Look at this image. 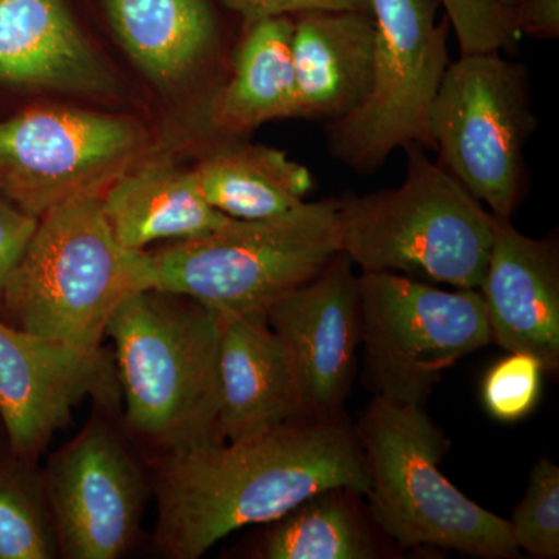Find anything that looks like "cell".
<instances>
[{
	"instance_id": "obj_1",
	"label": "cell",
	"mask_w": 559,
	"mask_h": 559,
	"mask_svg": "<svg viewBox=\"0 0 559 559\" xmlns=\"http://www.w3.org/2000/svg\"><path fill=\"white\" fill-rule=\"evenodd\" d=\"M333 488L370 489L358 437L341 417L297 418L250 439L170 452L157 473V549L204 557L230 533L271 524Z\"/></svg>"
},
{
	"instance_id": "obj_2",
	"label": "cell",
	"mask_w": 559,
	"mask_h": 559,
	"mask_svg": "<svg viewBox=\"0 0 559 559\" xmlns=\"http://www.w3.org/2000/svg\"><path fill=\"white\" fill-rule=\"evenodd\" d=\"M106 334L138 436L167 454L221 441L218 312L180 294L139 290L114 311Z\"/></svg>"
},
{
	"instance_id": "obj_3",
	"label": "cell",
	"mask_w": 559,
	"mask_h": 559,
	"mask_svg": "<svg viewBox=\"0 0 559 559\" xmlns=\"http://www.w3.org/2000/svg\"><path fill=\"white\" fill-rule=\"evenodd\" d=\"M395 189L336 198L340 249L362 272H404L455 289H479L498 218L457 179L409 143Z\"/></svg>"
},
{
	"instance_id": "obj_4",
	"label": "cell",
	"mask_w": 559,
	"mask_h": 559,
	"mask_svg": "<svg viewBox=\"0 0 559 559\" xmlns=\"http://www.w3.org/2000/svg\"><path fill=\"white\" fill-rule=\"evenodd\" d=\"M153 288L151 252L124 248L110 230L102 197H84L39 218L0 311L28 333L102 347L121 301Z\"/></svg>"
},
{
	"instance_id": "obj_5",
	"label": "cell",
	"mask_w": 559,
	"mask_h": 559,
	"mask_svg": "<svg viewBox=\"0 0 559 559\" xmlns=\"http://www.w3.org/2000/svg\"><path fill=\"white\" fill-rule=\"evenodd\" d=\"M355 432L369 473L371 520L389 538L481 559L521 557L509 520L481 509L441 473L450 440L425 407L377 395Z\"/></svg>"
},
{
	"instance_id": "obj_6",
	"label": "cell",
	"mask_w": 559,
	"mask_h": 559,
	"mask_svg": "<svg viewBox=\"0 0 559 559\" xmlns=\"http://www.w3.org/2000/svg\"><path fill=\"white\" fill-rule=\"evenodd\" d=\"M340 252L336 198L305 201L285 215L231 218L151 252L154 289L190 297L219 316L266 311Z\"/></svg>"
},
{
	"instance_id": "obj_7",
	"label": "cell",
	"mask_w": 559,
	"mask_h": 559,
	"mask_svg": "<svg viewBox=\"0 0 559 559\" xmlns=\"http://www.w3.org/2000/svg\"><path fill=\"white\" fill-rule=\"evenodd\" d=\"M536 127L527 66L502 51L450 62L430 110L436 162L498 219L511 221L527 194L525 145Z\"/></svg>"
},
{
	"instance_id": "obj_8",
	"label": "cell",
	"mask_w": 559,
	"mask_h": 559,
	"mask_svg": "<svg viewBox=\"0 0 559 559\" xmlns=\"http://www.w3.org/2000/svg\"><path fill=\"white\" fill-rule=\"evenodd\" d=\"M439 9V0H371L377 46L369 94L325 128L331 156L349 170L371 175L409 143L433 150L430 110L451 62V22L447 14L437 21Z\"/></svg>"
},
{
	"instance_id": "obj_9",
	"label": "cell",
	"mask_w": 559,
	"mask_h": 559,
	"mask_svg": "<svg viewBox=\"0 0 559 559\" xmlns=\"http://www.w3.org/2000/svg\"><path fill=\"white\" fill-rule=\"evenodd\" d=\"M359 293L366 369L377 395L395 403L425 406L444 371L492 342L479 289L362 272Z\"/></svg>"
},
{
	"instance_id": "obj_10",
	"label": "cell",
	"mask_w": 559,
	"mask_h": 559,
	"mask_svg": "<svg viewBox=\"0 0 559 559\" xmlns=\"http://www.w3.org/2000/svg\"><path fill=\"white\" fill-rule=\"evenodd\" d=\"M138 120L70 106H32L0 121V194L35 218L84 197H102L143 159Z\"/></svg>"
},
{
	"instance_id": "obj_11",
	"label": "cell",
	"mask_w": 559,
	"mask_h": 559,
	"mask_svg": "<svg viewBox=\"0 0 559 559\" xmlns=\"http://www.w3.org/2000/svg\"><path fill=\"white\" fill-rule=\"evenodd\" d=\"M43 484L62 557L117 559L130 549L145 481L109 429L81 432L51 460Z\"/></svg>"
},
{
	"instance_id": "obj_12",
	"label": "cell",
	"mask_w": 559,
	"mask_h": 559,
	"mask_svg": "<svg viewBox=\"0 0 559 559\" xmlns=\"http://www.w3.org/2000/svg\"><path fill=\"white\" fill-rule=\"evenodd\" d=\"M114 360L102 347L49 340L0 320V417L10 447L31 462L84 401L119 392Z\"/></svg>"
},
{
	"instance_id": "obj_13",
	"label": "cell",
	"mask_w": 559,
	"mask_h": 559,
	"mask_svg": "<svg viewBox=\"0 0 559 559\" xmlns=\"http://www.w3.org/2000/svg\"><path fill=\"white\" fill-rule=\"evenodd\" d=\"M337 253L322 271L266 308L267 322L288 352L301 399V417H340L362 344L359 277Z\"/></svg>"
},
{
	"instance_id": "obj_14",
	"label": "cell",
	"mask_w": 559,
	"mask_h": 559,
	"mask_svg": "<svg viewBox=\"0 0 559 559\" xmlns=\"http://www.w3.org/2000/svg\"><path fill=\"white\" fill-rule=\"evenodd\" d=\"M492 342L525 353L546 371L559 367V253L557 241L521 234L499 219L480 288Z\"/></svg>"
},
{
	"instance_id": "obj_15",
	"label": "cell",
	"mask_w": 559,
	"mask_h": 559,
	"mask_svg": "<svg viewBox=\"0 0 559 559\" xmlns=\"http://www.w3.org/2000/svg\"><path fill=\"white\" fill-rule=\"evenodd\" d=\"M0 83L91 98L117 92L69 0H0Z\"/></svg>"
},
{
	"instance_id": "obj_16",
	"label": "cell",
	"mask_w": 559,
	"mask_h": 559,
	"mask_svg": "<svg viewBox=\"0 0 559 559\" xmlns=\"http://www.w3.org/2000/svg\"><path fill=\"white\" fill-rule=\"evenodd\" d=\"M221 440L260 436L301 417L296 371L266 312L221 316Z\"/></svg>"
},
{
	"instance_id": "obj_17",
	"label": "cell",
	"mask_w": 559,
	"mask_h": 559,
	"mask_svg": "<svg viewBox=\"0 0 559 559\" xmlns=\"http://www.w3.org/2000/svg\"><path fill=\"white\" fill-rule=\"evenodd\" d=\"M297 119L340 120L358 108L373 79L377 24L362 11L294 14Z\"/></svg>"
},
{
	"instance_id": "obj_18",
	"label": "cell",
	"mask_w": 559,
	"mask_h": 559,
	"mask_svg": "<svg viewBox=\"0 0 559 559\" xmlns=\"http://www.w3.org/2000/svg\"><path fill=\"white\" fill-rule=\"evenodd\" d=\"M102 205L117 240L134 250L201 237L231 219L204 200L193 171L167 160L132 165L105 190Z\"/></svg>"
},
{
	"instance_id": "obj_19",
	"label": "cell",
	"mask_w": 559,
	"mask_h": 559,
	"mask_svg": "<svg viewBox=\"0 0 559 559\" xmlns=\"http://www.w3.org/2000/svg\"><path fill=\"white\" fill-rule=\"evenodd\" d=\"M242 25L230 79L207 103L210 128L229 139L249 134L267 121L297 119L293 16Z\"/></svg>"
},
{
	"instance_id": "obj_20",
	"label": "cell",
	"mask_w": 559,
	"mask_h": 559,
	"mask_svg": "<svg viewBox=\"0 0 559 559\" xmlns=\"http://www.w3.org/2000/svg\"><path fill=\"white\" fill-rule=\"evenodd\" d=\"M102 7L124 50L162 86L186 83L218 50L212 0H102Z\"/></svg>"
},
{
	"instance_id": "obj_21",
	"label": "cell",
	"mask_w": 559,
	"mask_h": 559,
	"mask_svg": "<svg viewBox=\"0 0 559 559\" xmlns=\"http://www.w3.org/2000/svg\"><path fill=\"white\" fill-rule=\"evenodd\" d=\"M191 171L204 200L234 219L285 215L314 189L311 171L285 151L238 140L210 150Z\"/></svg>"
},
{
	"instance_id": "obj_22",
	"label": "cell",
	"mask_w": 559,
	"mask_h": 559,
	"mask_svg": "<svg viewBox=\"0 0 559 559\" xmlns=\"http://www.w3.org/2000/svg\"><path fill=\"white\" fill-rule=\"evenodd\" d=\"M352 489L320 491L271 522L260 544L266 559H373L377 543Z\"/></svg>"
},
{
	"instance_id": "obj_23",
	"label": "cell",
	"mask_w": 559,
	"mask_h": 559,
	"mask_svg": "<svg viewBox=\"0 0 559 559\" xmlns=\"http://www.w3.org/2000/svg\"><path fill=\"white\" fill-rule=\"evenodd\" d=\"M58 554L43 481L16 471L0 473V559H51Z\"/></svg>"
},
{
	"instance_id": "obj_24",
	"label": "cell",
	"mask_w": 559,
	"mask_h": 559,
	"mask_svg": "<svg viewBox=\"0 0 559 559\" xmlns=\"http://www.w3.org/2000/svg\"><path fill=\"white\" fill-rule=\"evenodd\" d=\"M509 522L520 551L540 559L559 557V468L549 459L532 469L524 499Z\"/></svg>"
},
{
	"instance_id": "obj_25",
	"label": "cell",
	"mask_w": 559,
	"mask_h": 559,
	"mask_svg": "<svg viewBox=\"0 0 559 559\" xmlns=\"http://www.w3.org/2000/svg\"><path fill=\"white\" fill-rule=\"evenodd\" d=\"M546 369L538 358L510 353L488 370L481 384V400L492 418L520 421L535 409L543 392Z\"/></svg>"
},
{
	"instance_id": "obj_26",
	"label": "cell",
	"mask_w": 559,
	"mask_h": 559,
	"mask_svg": "<svg viewBox=\"0 0 559 559\" xmlns=\"http://www.w3.org/2000/svg\"><path fill=\"white\" fill-rule=\"evenodd\" d=\"M459 40L460 55L516 51L522 36L513 10L495 0H439Z\"/></svg>"
},
{
	"instance_id": "obj_27",
	"label": "cell",
	"mask_w": 559,
	"mask_h": 559,
	"mask_svg": "<svg viewBox=\"0 0 559 559\" xmlns=\"http://www.w3.org/2000/svg\"><path fill=\"white\" fill-rule=\"evenodd\" d=\"M38 221L0 194V310L7 282L35 234Z\"/></svg>"
},
{
	"instance_id": "obj_28",
	"label": "cell",
	"mask_w": 559,
	"mask_h": 559,
	"mask_svg": "<svg viewBox=\"0 0 559 559\" xmlns=\"http://www.w3.org/2000/svg\"><path fill=\"white\" fill-rule=\"evenodd\" d=\"M242 22L263 17L294 16L312 10L362 11L371 14V0H219Z\"/></svg>"
},
{
	"instance_id": "obj_29",
	"label": "cell",
	"mask_w": 559,
	"mask_h": 559,
	"mask_svg": "<svg viewBox=\"0 0 559 559\" xmlns=\"http://www.w3.org/2000/svg\"><path fill=\"white\" fill-rule=\"evenodd\" d=\"M514 25L521 36L557 39L559 36V0H522L514 7Z\"/></svg>"
},
{
	"instance_id": "obj_30",
	"label": "cell",
	"mask_w": 559,
	"mask_h": 559,
	"mask_svg": "<svg viewBox=\"0 0 559 559\" xmlns=\"http://www.w3.org/2000/svg\"><path fill=\"white\" fill-rule=\"evenodd\" d=\"M499 5L506 7V9H514V7L520 5L522 0H495Z\"/></svg>"
}]
</instances>
